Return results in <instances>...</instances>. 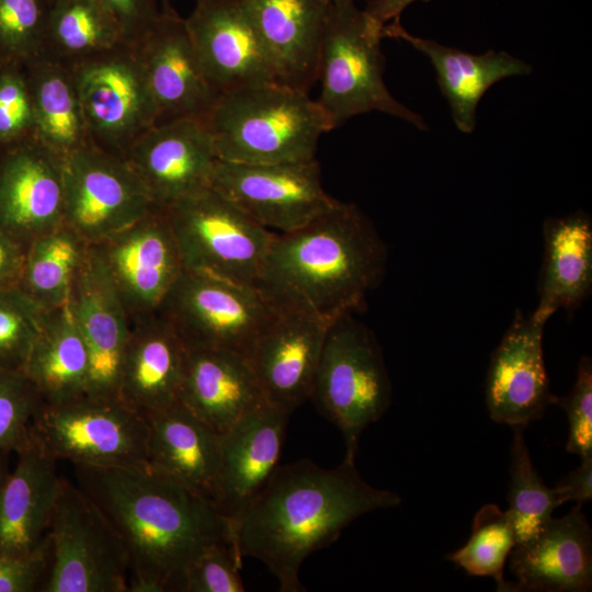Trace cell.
Instances as JSON below:
<instances>
[{"instance_id": "6", "label": "cell", "mask_w": 592, "mask_h": 592, "mask_svg": "<svg viewBox=\"0 0 592 592\" xmlns=\"http://www.w3.org/2000/svg\"><path fill=\"white\" fill-rule=\"evenodd\" d=\"M310 399L342 433L345 456L355 459L363 431L391 402V383L374 333L353 314L327 330Z\"/></svg>"}, {"instance_id": "46", "label": "cell", "mask_w": 592, "mask_h": 592, "mask_svg": "<svg viewBox=\"0 0 592 592\" xmlns=\"http://www.w3.org/2000/svg\"><path fill=\"white\" fill-rule=\"evenodd\" d=\"M26 247L0 228V287H18Z\"/></svg>"}, {"instance_id": "21", "label": "cell", "mask_w": 592, "mask_h": 592, "mask_svg": "<svg viewBox=\"0 0 592 592\" xmlns=\"http://www.w3.org/2000/svg\"><path fill=\"white\" fill-rule=\"evenodd\" d=\"M68 306L89 354L87 395L118 398L119 372L130 318L90 244L73 280Z\"/></svg>"}, {"instance_id": "3", "label": "cell", "mask_w": 592, "mask_h": 592, "mask_svg": "<svg viewBox=\"0 0 592 592\" xmlns=\"http://www.w3.org/2000/svg\"><path fill=\"white\" fill-rule=\"evenodd\" d=\"M386 263L387 248L371 219L337 200L303 227L274 234L259 286L297 297L330 325L365 305Z\"/></svg>"}, {"instance_id": "18", "label": "cell", "mask_w": 592, "mask_h": 592, "mask_svg": "<svg viewBox=\"0 0 592 592\" xmlns=\"http://www.w3.org/2000/svg\"><path fill=\"white\" fill-rule=\"evenodd\" d=\"M185 22L204 72L220 95L278 82L241 0H196Z\"/></svg>"}, {"instance_id": "31", "label": "cell", "mask_w": 592, "mask_h": 592, "mask_svg": "<svg viewBox=\"0 0 592 592\" xmlns=\"http://www.w3.org/2000/svg\"><path fill=\"white\" fill-rule=\"evenodd\" d=\"M22 373L43 403H59L87 394L89 354L68 301L43 310Z\"/></svg>"}, {"instance_id": "13", "label": "cell", "mask_w": 592, "mask_h": 592, "mask_svg": "<svg viewBox=\"0 0 592 592\" xmlns=\"http://www.w3.org/2000/svg\"><path fill=\"white\" fill-rule=\"evenodd\" d=\"M121 156L88 144L64 158V224L94 244L157 210Z\"/></svg>"}, {"instance_id": "14", "label": "cell", "mask_w": 592, "mask_h": 592, "mask_svg": "<svg viewBox=\"0 0 592 592\" xmlns=\"http://www.w3.org/2000/svg\"><path fill=\"white\" fill-rule=\"evenodd\" d=\"M209 186L277 234L303 227L337 202L323 189L316 159L274 164L217 159Z\"/></svg>"}, {"instance_id": "1", "label": "cell", "mask_w": 592, "mask_h": 592, "mask_svg": "<svg viewBox=\"0 0 592 592\" xmlns=\"http://www.w3.org/2000/svg\"><path fill=\"white\" fill-rule=\"evenodd\" d=\"M75 473L123 539L128 592H184L186 571L205 548H236L231 522L210 500L149 466H75Z\"/></svg>"}, {"instance_id": "39", "label": "cell", "mask_w": 592, "mask_h": 592, "mask_svg": "<svg viewBox=\"0 0 592 592\" xmlns=\"http://www.w3.org/2000/svg\"><path fill=\"white\" fill-rule=\"evenodd\" d=\"M41 405L39 395L22 372L0 371V452L18 453L29 444Z\"/></svg>"}, {"instance_id": "19", "label": "cell", "mask_w": 592, "mask_h": 592, "mask_svg": "<svg viewBox=\"0 0 592 592\" xmlns=\"http://www.w3.org/2000/svg\"><path fill=\"white\" fill-rule=\"evenodd\" d=\"M125 159L156 207L164 209L209 186L217 157L205 119L180 118L155 124L144 132Z\"/></svg>"}, {"instance_id": "43", "label": "cell", "mask_w": 592, "mask_h": 592, "mask_svg": "<svg viewBox=\"0 0 592 592\" xmlns=\"http://www.w3.org/2000/svg\"><path fill=\"white\" fill-rule=\"evenodd\" d=\"M50 563V544L43 543L23 556H0V592L42 591Z\"/></svg>"}, {"instance_id": "37", "label": "cell", "mask_w": 592, "mask_h": 592, "mask_svg": "<svg viewBox=\"0 0 592 592\" xmlns=\"http://www.w3.org/2000/svg\"><path fill=\"white\" fill-rule=\"evenodd\" d=\"M52 0H0V64L25 65L44 52Z\"/></svg>"}, {"instance_id": "36", "label": "cell", "mask_w": 592, "mask_h": 592, "mask_svg": "<svg viewBox=\"0 0 592 592\" xmlns=\"http://www.w3.org/2000/svg\"><path fill=\"white\" fill-rule=\"evenodd\" d=\"M515 546V534L506 513L496 504H486L476 513L467 543L446 556L469 576L491 577L498 591H517L506 582L504 566Z\"/></svg>"}, {"instance_id": "33", "label": "cell", "mask_w": 592, "mask_h": 592, "mask_svg": "<svg viewBox=\"0 0 592 592\" xmlns=\"http://www.w3.org/2000/svg\"><path fill=\"white\" fill-rule=\"evenodd\" d=\"M88 249L65 224L36 237L26 247L18 287L43 309L66 304Z\"/></svg>"}, {"instance_id": "17", "label": "cell", "mask_w": 592, "mask_h": 592, "mask_svg": "<svg viewBox=\"0 0 592 592\" xmlns=\"http://www.w3.org/2000/svg\"><path fill=\"white\" fill-rule=\"evenodd\" d=\"M64 224V157L34 135L0 146V228L27 247Z\"/></svg>"}, {"instance_id": "9", "label": "cell", "mask_w": 592, "mask_h": 592, "mask_svg": "<svg viewBox=\"0 0 592 592\" xmlns=\"http://www.w3.org/2000/svg\"><path fill=\"white\" fill-rule=\"evenodd\" d=\"M31 435L47 455L73 466H148L146 415L119 398L86 394L59 403L42 402Z\"/></svg>"}, {"instance_id": "24", "label": "cell", "mask_w": 592, "mask_h": 592, "mask_svg": "<svg viewBox=\"0 0 592 592\" xmlns=\"http://www.w3.org/2000/svg\"><path fill=\"white\" fill-rule=\"evenodd\" d=\"M581 508L551 517L535 537L513 547L508 561L517 591L591 590L592 531Z\"/></svg>"}, {"instance_id": "45", "label": "cell", "mask_w": 592, "mask_h": 592, "mask_svg": "<svg viewBox=\"0 0 592 592\" xmlns=\"http://www.w3.org/2000/svg\"><path fill=\"white\" fill-rule=\"evenodd\" d=\"M560 504L574 501L583 505L592 499V455L581 457L580 465L554 487Z\"/></svg>"}, {"instance_id": "15", "label": "cell", "mask_w": 592, "mask_h": 592, "mask_svg": "<svg viewBox=\"0 0 592 592\" xmlns=\"http://www.w3.org/2000/svg\"><path fill=\"white\" fill-rule=\"evenodd\" d=\"M90 246L104 265L130 319L159 310L184 270L162 209Z\"/></svg>"}, {"instance_id": "42", "label": "cell", "mask_w": 592, "mask_h": 592, "mask_svg": "<svg viewBox=\"0 0 592 592\" xmlns=\"http://www.w3.org/2000/svg\"><path fill=\"white\" fill-rule=\"evenodd\" d=\"M553 405L566 411L568 440L566 449L584 457L592 455V361L582 356L572 390L565 397L554 396Z\"/></svg>"}, {"instance_id": "44", "label": "cell", "mask_w": 592, "mask_h": 592, "mask_svg": "<svg viewBox=\"0 0 592 592\" xmlns=\"http://www.w3.org/2000/svg\"><path fill=\"white\" fill-rule=\"evenodd\" d=\"M118 21L125 42L136 43L158 19L162 0H100Z\"/></svg>"}, {"instance_id": "32", "label": "cell", "mask_w": 592, "mask_h": 592, "mask_svg": "<svg viewBox=\"0 0 592 592\" xmlns=\"http://www.w3.org/2000/svg\"><path fill=\"white\" fill-rule=\"evenodd\" d=\"M23 67L34 111V136L64 158L91 144L70 66L41 54Z\"/></svg>"}, {"instance_id": "29", "label": "cell", "mask_w": 592, "mask_h": 592, "mask_svg": "<svg viewBox=\"0 0 592 592\" xmlns=\"http://www.w3.org/2000/svg\"><path fill=\"white\" fill-rule=\"evenodd\" d=\"M0 489V556L35 550L48 532L61 478L57 460L32 439Z\"/></svg>"}, {"instance_id": "38", "label": "cell", "mask_w": 592, "mask_h": 592, "mask_svg": "<svg viewBox=\"0 0 592 592\" xmlns=\"http://www.w3.org/2000/svg\"><path fill=\"white\" fill-rule=\"evenodd\" d=\"M43 310L19 287H0V371L22 372Z\"/></svg>"}, {"instance_id": "40", "label": "cell", "mask_w": 592, "mask_h": 592, "mask_svg": "<svg viewBox=\"0 0 592 592\" xmlns=\"http://www.w3.org/2000/svg\"><path fill=\"white\" fill-rule=\"evenodd\" d=\"M34 111L24 67L0 64V146L33 136Z\"/></svg>"}, {"instance_id": "22", "label": "cell", "mask_w": 592, "mask_h": 592, "mask_svg": "<svg viewBox=\"0 0 592 592\" xmlns=\"http://www.w3.org/2000/svg\"><path fill=\"white\" fill-rule=\"evenodd\" d=\"M288 414L264 401L220 433L214 504L235 523L278 467Z\"/></svg>"}, {"instance_id": "30", "label": "cell", "mask_w": 592, "mask_h": 592, "mask_svg": "<svg viewBox=\"0 0 592 592\" xmlns=\"http://www.w3.org/2000/svg\"><path fill=\"white\" fill-rule=\"evenodd\" d=\"M538 305L533 314L544 325L559 309L572 314L592 289V219L583 210L547 218Z\"/></svg>"}, {"instance_id": "5", "label": "cell", "mask_w": 592, "mask_h": 592, "mask_svg": "<svg viewBox=\"0 0 592 592\" xmlns=\"http://www.w3.org/2000/svg\"><path fill=\"white\" fill-rule=\"evenodd\" d=\"M382 39V30L354 0L330 1L319 50L316 102L332 128L353 116L380 112L428 129L423 116L388 90Z\"/></svg>"}, {"instance_id": "16", "label": "cell", "mask_w": 592, "mask_h": 592, "mask_svg": "<svg viewBox=\"0 0 592 592\" xmlns=\"http://www.w3.org/2000/svg\"><path fill=\"white\" fill-rule=\"evenodd\" d=\"M132 45L156 103V124L208 115L220 94L204 72L185 19L168 0H162L152 26Z\"/></svg>"}, {"instance_id": "25", "label": "cell", "mask_w": 592, "mask_h": 592, "mask_svg": "<svg viewBox=\"0 0 592 592\" xmlns=\"http://www.w3.org/2000/svg\"><path fill=\"white\" fill-rule=\"evenodd\" d=\"M382 35L405 41L430 60L453 122L464 134L475 130L478 104L493 84L533 71L532 65L504 50L489 49L477 55L412 35L400 20L385 24Z\"/></svg>"}, {"instance_id": "47", "label": "cell", "mask_w": 592, "mask_h": 592, "mask_svg": "<svg viewBox=\"0 0 592 592\" xmlns=\"http://www.w3.org/2000/svg\"><path fill=\"white\" fill-rule=\"evenodd\" d=\"M415 1L420 0H368L364 12L371 22L382 30L385 24L400 20L402 11Z\"/></svg>"}, {"instance_id": "23", "label": "cell", "mask_w": 592, "mask_h": 592, "mask_svg": "<svg viewBox=\"0 0 592 592\" xmlns=\"http://www.w3.org/2000/svg\"><path fill=\"white\" fill-rule=\"evenodd\" d=\"M186 348L159 311L130 319L118 380V398L147 414L179 401Z\"/></svg>"}, {"instance_id": "7", "label": "cell", "mask_w": 592, "mask_h": 592, "mask_svg": "<svg viewBox=\"0 0 592 592\" xmlns=\"http://www.w3.org/2000/svg\"><path fill=\"white\" fill-rule=\"evenodd\" d=\"M162 210L184 270L259 286L275 232L210 186Z\"/></svg>"}, {"instance_id": "11", "label": "cell", "mask_w": 592, "mask_h": 592, "mask_svg": "<svg viewBox=\"0 0 592 592\" xmlns=\"http://www.w3.org/2000/svg\"><path fill=\"white\" fill-rule=\"evenodd\" d=\"M260 286L183 270L159 311L186 348L220 349L248 356L269 312Z\"/></svg>"}, {"instance_id": "4", "label": "cell", "mask_w": 592, "mask_h": 592, "mask_svg": "<svg viewBox=\"0 0 592 592\" xmlns=\"http://www.w3.org/2000/svg\"><path fill=\"white\" fill-rule=\"evenodd\" d=\"M218 160L274 164L315 159L333 129L308 93L274 82L221 94L204 118Z\"/></svg>"}, {"instance_id": "41", "label": "cell", "mask_w": 592, "mask_h": 592, "mask_svg": "<svg viewBox=\"0 0 592 592\" xmlns=\"http://www.w3.org/2000/svg\"><path fill=\"white\" fill-rule=\"evenodd\" d=\"M241 567L242 559L231 544H213L190 565L184 592H243Z\"/></svg>"}, {"instance_id": "2", "label": "cell", "mask_w": 592, "mask_h": 592, "mask_svg": "<svg viewBox=\"0 0 592 592\" xmlns=\"http://www.w3.org/2000/svg\"><path fill=\"white\" fill-rule=\"evenodd\" d=\"M399 494L374 488L344 457L327 469L309 459L278 466L235 523L241 559L252 557L275 576L281 592H304L305 559L338 539L354 520L398 506Z\"/></svg>"}, {"instance_id": "35", "label": "cell", "mask_w": 592, "mask_h": 592, "mask_svg": "<svg viewBox=\"0 0 592 592\" xmlns=\"http://www.w3.org/2000/svg\"><path fill=\"white\" fill-rule=\"evenodd\" d=\"M510 451L509 509L515 545L535 537L560 505L554 488L547 487L533 465L524 430L515 428Z\"/></svg>"}, {"instance_id": "27", "label": "cell", "mask_w": 592, "mask_h": 592, "mask_svg": "<svg viewBox=\"0 0 592 592\" xmlns=\"http://www.w3.org/2000/svg\"><path fill=\"white\" fill-rule=\"evenodd\" d=\"M179 401L224 433L266 400L246 356L228 350L186 348Z\"/></svg>"}, {"instance_id": "26", "label": "cell", "mask_w": 592, "mask_h": 592, "mask_svg": "<svg viewBox=\"0 0 592 592\" xmlns=\"http://www.w3.org/2000/svg\"><path fill=\"white\" fill-rule=\"evenodd\" d=\"M331 0H241L266 48L280 83L308 93Z\"/></svg>"}, {"instance_id": "12", "label": "cell", "mask_w": 592, "mask_h": 592, "mask_svg": "<svg viewBox=\"0 0 592 592\" xmlns=\"http://www.w3.org/2000/svg\"><path fill=\"white\" fill-rule=\"evenodd\" d=\"M264 289L270 309L247 360L265 400L289 415L310 398L329 323L297 297Z\"/></svg>"}, {"instance_id": "10", "label": "cell", "mask_w": 592, "mask_h": 592, "mask_svg": "<svg viewBox=\"0 0 592 592\" xmlns=\"http://www.w3.org/2000/svg\"><path fill=\"white\" fill-rule=\"evenodd\" d=\"M68 65L90 143L125 158L133 143L158 119L134 45L123 43Z\"/></svg>"}, {"instance_id": "28", "label": "cell", "mask_w": 592, "mask_h": 592, "mask_svg": "<svg viewBox=\"0 0 592 592\" xmlns=\"http://www.w3.org/2000/svg\"><path fill=\"white\" fill-rule=\"evenodd\" d=\"M146 415L148 466L214 503L220 433L180 401Z\"/></svg>"}, {"instance_id": "34", "label": "cell", "mask_w": 592, "mask_h": 592, "mask_svg": "<svg viewBox=\"0 0 592 592\" xmlns=\"http://www.w3.org/2000/svg\"><path fill=\"white\" fill-rule=\"evenodd\" d=\"M123 43L118 21L100 0H52L43 54L72 64Z\"/></svg>"}, {"instance_id": "20", "label": "cell", "mask_w": 592, "mask_h": 592, "mask_svg": "<svg viewBox=\"0 0 592 592\" xmlns=\"http://www.w3.org/2000/svg\"><path fill=\"white\" fill-rule=\"evenodd\" d=\"M544 323L520 309L493 351L486 378V405L492 421L512 429L539 420L554 396L545 366Z\"/></svg>"}, {"instance_id": "48", "label": "cell", "mask_w": 592, "mask_h": 592, "mask_svg": "<svg viewBox=\"0 0 592 592\" xmlns=\"http://www.w3.org/2000/svg\"><path fill=\"white\" fill-rule=\"evenodd\" d=\"M8 455L9 453L0 452V489L10 474Z\"/></svg>"}, {"instance_id": "8", "label": "cell", "mask_w": 592, "mask_h": 592, "mask_svg": "<svg viewBox=\"0 0 592 592\" xmlns=\"http://www.w3.org/2000/svg\"><path fill=\"white\" fill-rule=\"evenodd\" d=\"M47 535L50 563L42 592H128L123 539L78 485L61 478Z\"/></svg>"}]
</instances>
